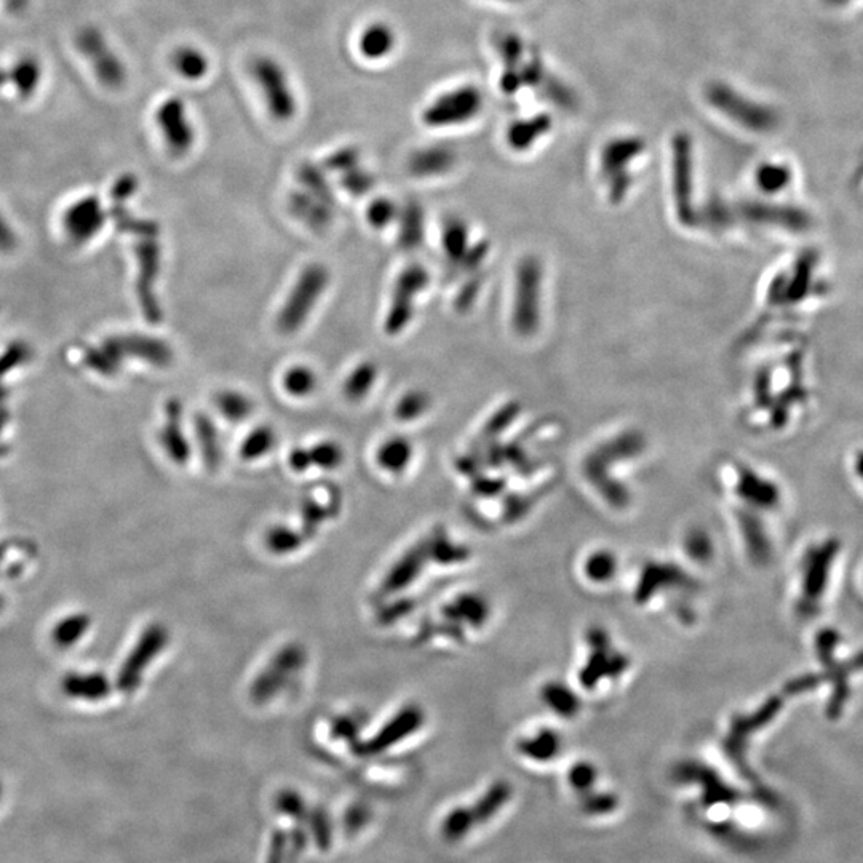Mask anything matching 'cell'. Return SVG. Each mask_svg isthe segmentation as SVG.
<instances>
[{"label": "cell", "instance_id": "1", "mask_svg": "<svg viewBox=\"0 0 863 863\" xmlns=\"http://www.w3.org/2000/svg\"><path fill=\"white\" fill-rule=\"evenodd\" d=\"M545 267L537 256H523L515 266L510 325L520 339L536 338L544 323Z\"/></svg>", "mask_w": 863, "mask_h": 863}, {"label": "cell", "instance_id": "2", "mask_svg": "<svg viewBox=\"0 0 863 863\" xmlns=\"http://www.w3.org/2000/svg\"><path fill=\"white\" fill-rule=\"evenodd\" d=\"M645 154V144L637 138H617L606 144L598 160V176L606 200L619 207L629 199L637 183L633 164Z\"/></svg>", "mask_w": 863, "mask_h": 863}, {"label": "cell", "instance_id": "3", "mask_svg": "<svg viewBox=\"0 0 863 863\" xmlns=\"http://www.w3.org/2000/svg\"><path fill=\"white\" fill-rule=\"evenodd\" d=\"M328 285L330 272L322 264H309L299 274L277 317V328L282 335H295L304 327Z\"/></svg>", "mask_w": 863, "mask_h": 863}, {"label": "cell", "instance_id": "4", "mask_svg": "<svg viewBox=\"0 0 863 863\" xmlns=\"http://www.w3.org/2000/svg\"><path fill=\"white\" fill-rule=\"evenodd\" d=\"M672 207L681 227L694 229L700 224V213L696 203V175L689 141L677 138L673 143L672 160Z\"/></svg>", "mask_w": 863, "mask_h": 863}, {"label": "cell", "instance_id": "5", "mask_svg": "<svg viewBox=\"0 0 863 863\" xmlns=\"http://www.w3.org/2000/svg\"><path fill=\"white\" fill-rule=\"evenodd\" d=\"M251 76L261 90L272 119L290 122L298 111V101L282 64L269 56H261L251 64Z\"/></svg>", "mask_w": 863, "mask_h": 863}, {"label": "cell", "instance_id": "6", "mask_svg": "<svg viewBox=\"0 0 863 863\" xmlns=\"http://www.w3.org/2000/svg\"><path fill=\"white\" fill-rule=\"evenodd\" d=\"M429 285L430 274L422 264H410L398 274L384 325L390 336L400 335L410 325L416 311V298L422 291H426Z\"/></svg>", "mask_w": 863, "mask_h": 863}, {"label": "cell", "instance_id": "7", "mask_svg": "<svg viewBox=\"0 0 863 863\" xmlns=\"http://www.w3.org/2000/svg\"><path fill=\"white\" fill-rule=\"evenodd\" d=\"M482 106V93L478 88L464 85L435 98L422 114V120L432 128L456 127L475 119Z\"/></svg>", "mask_w": 863, "mask_h": 863}, {"label": "cell", "instance_id": "8", "mask_svg": "<svg viewBox=\"0 0 863 863\" xmlns=\"http://www.w3.org/2000/svg\"><path fill=\"white\" fill-rule=\"evenodd\" d=\"M156 120L168 151L176 157L186 156L194 146L195 130L184 101L175 96L165 100L157 109Z\"/></svg>", "mask_w": 863, "mask_h": 863}, {"label": "cell", "instance_id": "9", "mask_svg": "<svg viewBox=\"0 0 863 863\" xmlns=\"http://www.w3.org/2000/svg\"><path fill=\"white\" fill-rule=\"evenodd\" d=\"M80 52L92 61L95 74L101 84L106 87H119L124 84L125 68L122 61L114 55L111 48L106 45L100 32L95 29H87L79 36Z\"/></svg>", "mask_w": 863, "mask_h": 863}, {"label": "cell", "instance_id": "10", "mask_svg": "<svg viewBox=\"0 0 863 863\" xmlns=\"http://www.w3.org/2000/svg\"><path fill=\"white\" fill-rule=\"evenodd\" d=\"M304 661H306V654H304L303 648H299V646L290 645L280 651L274 657L271 667H267L259 675L255 685L251 686L253 699L258 700V702L271 699L275 692H279V689L287 683L291 673H295L296 670L303 667Z\"/></svg>", "mask_w": 863, "mask_h": 863}, {"label": "cell", "instance_id": "11", "mask_svg": "<svg viewBox=\"0 0 863 863\" xmlns=\"http://www.w3.org/2000/svg\"><path fill=\"white\" fill-rule=\"evenodd\" d=\"M136 256L140 261V282H138V293H140L143 312L149 322L157 323L162 319L159 301H157L156 285L160 272V247L156 240H144L136 248Z\"/></svg>", "mask_w": 863, "mask_h": 863}, {"label": "cell", "instance_id": "12", "mask_svg": "<svg viewBox=\"0 0 863 863\" xmlns=\"http://www.w3.org/2000/svg\"><path fill=\"white\" fill-rule=\"evenodd\" d=\"M422 723H424V713L421 712V708L416 707V705H408V707L402 708L400 713L395 715L373 739L360 745L357 752L371 756L386 752L398 742H402L403 739L418 731Z\"/></svg>", "mask_w": 863, "mask_h": 863}, {"label": "cell", "instance_id": "13", "mask_svg": "<svg viewBox=\"0 0 863 863\" xmlns=\"http://www.w3.org/2000/svg\"><path fill=\"white\" fill-rule=\"evenodd\" d=\"M456 152L448 146H429L414 152L408 162V170L416 178H434L446 175L456 165Z\"/></svg>", "mask_w": 863, "mask_h": 863}, {"label": "cell", "instance_id": "14", "mask_svg": "<svg viewBox=\"0 0 863 863\" xmlns=\"http://www.w3.org/2000/svg\"><path fill=\"white\" fill-rule=\"evenodd\" d=\"M288 208L291 215L315 232L325 231L333 221V207L320 202L303 189L291 192L288 197Z\"/></svg>", "mask_w": 863, "mask_h": 863}, {"label": "cell", "instance_id": "15", "mask_svg": "<svg viewBox=\"0 0 863 863\" xmlns=\"http://www.w3.org/2000/svg\"><path fill=\"white\" fill-rule=\"evenodd\" d=\"M165 414H167V424L162 430V443L176 464H186L187 459L191 456V448H189V442H187L186 434H184L183 426H181L183 405L173 398L165 406Z\"/></svg>", "mask_w": 863, "mask_h": 863}, {"label": "cell", "instance_id": "16", "mask_svg": "<svg viewBox=\"0 0 863 863\" xmlns=\"http://www.w3.org/2000/svg\"><path fill=\"white\" fill-rule=\"evenodd\" d=\"M426 237V216L418 202H408L398 213V247L405 251L418 250Z\"/></svg>", "mask_w": 863, "mask_h": 863}, {"label": "cell", "instance_id": "17", "mask_svg": "<svg viewBox=\"0 0 863 863\" xmlns=\"http://www.w3.org/2000/svg\"><path fill=\"white\" fill-rule=\"evenodd\" d=\"M429 552L430 547L427 544H419L414 549L408 550L402 560L390 569L386 582L382 584V592L395 593L411 584L418 577Z\"/></svg>", "mask_w": 863, "mask_h": 863}, {"label": "cell", "instance_id": "18", "mask_svg": "<svg viewBox=\"0 0 863 863\" xmlns=\"http://www.w3.org/2000/svg\"><path fill=\"white\" fill-rule=\"evenodd\" d=\"M397 45L394 29L386 23H373L362 32L358 40V50L363 58L371 61L384 60L394 52Z\"/></svg>", "mask_w": 863, "mask_h": 863}, {"label": "cell", "instance_id": "19", "mask_svg": "<svg viewBox=\"0 0 863 863\" xmlns=\"http://www.w3.org/2000/svg\"><path fill=\"white\" fill-rule=\"evenodd\" d=\"M120 346L124 347L128 354L135 355L151 365L168 366L173 362L172 347L157 338L127 336L122 339Z\"/></svg>", "mask_w": 863, "mask_h": 863}, {"label": "cell", "instance_id": "20", "mask_svg": "<svg viewBox=\"0 0 863 863\" xmlns=\"http://www.w3.org/2000/svg\"><path fill=\"white\" fill-rule=\"evenodd\" d=\"M195 437L199 443L200 451H202L203 462L207 464L208 469H216L223 458V448H221V437L219 430L216 429L215 422L208 414H197L195 416Z\"/></svg>", "mask_w": 863, "mask_h": 863}, {"label": "cell", "instance_id": "21", "mask_svg": "<svg viewBox=\"0 0 863 863\" xmlns=\"http://www.w3.org/2000/svg\"><path fill=\"white\" fill-rule=\"evenodd\" d=\"M472 245L474 243H470V229L466 221L461 218L446 219L443 224L442 247L451 266L461 261Z\"/></svg>", "mask_w": 863, "mask_h": 863}, {"label": "cell", "instance_id": "22", "mask_svg": "<svg viewBox=\"0 0 863 863\" xmlns=\"http://www.w3.org/2000/svg\"><path fill=\"white\" fill-rule=\"evenodd\" d=\"M411 458H413V445L405 437L389 438L379 446L376 454L379 466L390 474L403 472L410 466Z\"/></svg>", "mask_w": 863, "mask_h": 863}, {"label": "cell", "instance_id": "23", "mask_svg": "<svg viewBox=\"0 0 863 863\" xmlns=\"http://www.w3.org/2000/svg\"><path fill=\"white\" fill-rule=\"evenodd\" d=\"M172 63L179 76L191 80V82L202 80L210 71L208 56L199 48L189 47V45L176 48L172 56Z\"/></svg>", "mask_w": 863, "mask_h": 863}, {"label": "cell", "instance_id": "24", "mask_svg": "<svg viewBox=\"0 0 863 863\" xmlns=\"http://www.w3.org/2000/svg\"><path fill=\"white\" fill-rule=\"evenodd\" d=\"M298 181L301 184V189L307 194H311L320 202L327 203L330 207H335V192H333V187L328 183L327 176L319 165L311 164V162L301 165L298 170Z\"/></svg>", "mask_w": 863, "mask_h": 863}, {"label": "cell", "instance_id": "25", "mask_svg": "<svg viewBox=\"0 0 863 863\" xmlns=\"http://www.w3.org/2000/svg\"><path fill=\"white\" fill-rule=\"evenodd\" d=\"M376 381H378V366L373 362L360 363L344 381V395L349 402H362L363 398L370 394Z\"/></svg>", "mask_w": 863, "mask_h": 863}, {"label": "cell", "instance_id": "26", "mask_svg": "<svg viewBox=\"0 0 863 863\" xmlns=\"http://www.w3.org/2000/svg\"><path fill=\"white\" fill-rule=\"evenodd\" d=\"M215 405L219 413L223 414L227 421L234 422V424H239V422L250 418L253 410H255V405L250 398L239 390H221L215 397Z\"/></svg>", "mask_w": 863, "mask_h": 863}, {"label": "cell", "instance_id": "27", "mask_svg": "<svg viewBox=\"0 0 863 863\" xmlns=\"http://www.w3.org/2000/svg\"><path fill=\"white\" fill-rule=\"evenodd\" d=\"M40 77H42V71H40L39 63L34 58H23V60L16 61L12 71L5 74V79L10 80L15 85L16 92L21 98H29V96L34 95L37 87H39Z\"/></svg>", "mask_w": 863, "mask_h": 863}, {"label": "cell", "instance_id": "28", "mask_svg": "<svg viewBox=\"0 0 863 863\" xmlns=\"http://www.w3.org/2000/svg\"><path fill=\"white\" fill-rule=\"evenodd\" d=\"M317 386H319V378L309 366H291L290 370L283 374V389L291 397H309V395L314 394Z\"/></svg>", "mask_w": 863, "mask_h": 863}, {"label": "cell", "instance_id": "29", "mask_svg": "<svg viewBox=\"0 0 863 863\" xmlns=\"http://www.w3.org/2000/svg\"><path fill=\"white\" fill-rule=\"evenodd\" d=\"M510 796L509 785L501 784L493 785V787L485 793V795L477 801L474 808H470L474 814L475 824H485L491 817L496 816V812L507 803Z\"/></svg>", "mask_w": 863, "mask_h": 863}, {"label": "cell", "instance_id": "30", "mask_svg": "<svg viewBox=\"0 0 863 863\" xmlns=\"http://www.w3.org/2000/svg\"><path fill=\"white\" fill-rule=\"evenodd\" d=\"M275 440H277V437H275L272 427H256V429L251 430L247 438L243 440L242 445H240V456L245 461H255V459L263 458L264 454L269 453L274 448Z\"/></svg>", "mask_w": 863, "mask_h": 863}, {"label": "cell", "instance_id": "31", "mask_svg": "<svg viewBox=\"0 0 863 863\" xmlns=\"http://www.w3.org/2000/svg\"><path fill=\"white\" fill-rule=\"evenodd\" d=\"M475 827L477 824H475L474 814L470 808H456L443 819L442 835L446 841L456 843V841L464 840Z\"/></svg>", "mask_w": 863, "mask_h": 863}, {"label": "cell", "instance_id": "32", "mask_svg": "<svg viewBox=\"0 0 863 863\" xmlns=\"http://www.w3.org/2000/svg\"><path fill=\"white\" fill-rule=\"evenodd\" d=\"M430 405H432V400H430V395L427 392L418 389L410 390L395 405V416H397L398 421H414V419L421 418L422 414H426Z\"/></svg>", "mask_w": 863, "mask_h": 863}, {"label": "cell", "instance_id": "33", "mask_svg": "<svg viewBox=\"0 0 863 863\" xmlns=\"http://www.w3.org/2000/svg\"><path fill=\"white\" fill-rule=\"evenodd\" d=\"M307 822L311 825V833L315 846L320 851H330L331 846H333V827H331V819L328 816L327 809L322 808V806L312 809L307 814Z\"/></svg>", "mask_w": 863, "mask_h": 863}, {"label": "cell", "instance_id": "34", "mask_svg": "<svg viewBox=\"0 0 863 863\" xmlns=\"http://www.w3.org/2000/svg\"><path fill=\"white\" fill-rule=\"evenodd\" d=\"M275 809L282 816L290 817V819L296 820V822H303V820H307V804L304 801L303 796L299 795V792L296 790H291V788H285V790H280L279 795L275 796Z\"/></svg>", "mask_w": 863, "mask_h": 863}, {"label": "cell", "instance_id": "35", "mask_svg": "<svg viewBox=\"0 0 863 863\" xmlns=\"http://www.w3.org/2000/svg\"><path fill=\"white\" fill-rule=\"evenodd\" d=\"M400 208L395 205V202L387 199V197H378L366 208V221L374 227V229H384L394 223L398 219Z\"/></svg>", "mask_w": 863, "mask_h": 863}, {"label": "cell", "instance_id": "36", "mask_svg": "<svg viewBox=\"0 0 863 863\" xmlns=\"http://www.w3.org/2000/svg\"><path fill=\"white\" fill-rule=\"evenodd\" d=\"M309 456H311L312 466L323 470L338 469L344 461L343 448L335 442H322L312 446Z\"/></svg>", "mask_w": 863, "mask_h": 863}, {"label": "cell", "instance_id": "37", "mask_svg": "<svg viewBox=\"0 0 863 863\" xmlns=\"http://www.w3.org/2000/svg\"><path fill=\"white\" fill-rule=\"evenodd\" d=\"M339 184L350 195L363 197V195L368 194L373 189L376 179H374V176L370 172H366L365 168L358 165V167L352 168L349 172L343 173Z\"/></svg>", "mask_w": 863, "mask_h": 863}, {"label": "cell", "instance_id": "38", "mask_svg": "<svg viewBox=\"0 0 863 863\" xmlns=\"http://www.w3.org/2000/svg\"><path fill=\"white\" fill-rule=\"evenodd\" d=\"M303 539L295 531L288 528L272 529L267 536V545L275 553H288L298 549Z\"/></svg>", "mask_w": 863, "mask_h": 863}, {"label": "cell", "instance_id": "39", "mask_svg": "<svg viewBox=\"0 0 863 863\" xmlns=\"http://www.w3.org/2000/svg\"><path fill=\"white\" fill-rule=\"evenodd\" d=\"M483 287V277L480 272L475 274L472 279L467 280L459 290L458 296L454 299V307L458 312H467L477 303L478 296Z\"/></svg>", "mask_w": 863, "mask_h": 863}, {"label": "cell", "instance_id": "40", "mask_svg": "<svg viewBox=\"0 0 863 863\" xmlns=\"http://www.w3.org/2000/svg\"><path fill=\"white\" fill-rule=\"evenodd\" d=\"M371 809L363 803H355L344 812L343 827L347 835H357L363 827L370 824Z\"/></svg>", "mask_w": 863, "mask_h": 863}, {"label": "cell", "instance_id": "41", "mask_svg": "<svg viewBox=\"0 0 863 863\" xmlns=\"http://www.w3.org/2000/svg\"><path fill=\"white\" fill-rule=\"evenodd\" d=\"M358 165H360V152L355 148L338 149L325 159V167L331 172H338L341 175L358 167Z\"/></svg>", "mask_w": 863, "mask_h": 863}, {"label": "cell", "instance_id": "42", "mask_svg": "<svg viewBox=\"0 0 863 863\" xmlns=\"http://www.w3.org/2000/svg\"><path fill=\"white\" fill-rule=\"evenodd\" d=\"M758 186L766 192H776L779 189H784L788 183V176L784 168L779 165H764L758 175H756Z\"/></svg>", "mask_w": 863, "mask_h": 863}, {"label": "cell", "instance_id": "43", "mask_svg": "<svg viewBox=\"0 0 863 863\" xmlns=\"http://www.w3.org/2000/svg\"><path fill=\"white\" fill-rule=\"evenodd\" d=\"M288 835L282 828H275L269 841L266 863H285L287 859Z\"/></svg>", "mask_w": 863, "mask_h": 863}, {"label": "cell", "instance_id": "44", "mask_svg": "<svg viewBox=\"0 0 863 863\" xmlns=\"http://www.w3.org/2000/svg\"><path fill=\"white\" fill-rule=\"evenodd\" d=\"M307 848V833L301 825L293 828V832L288 836L287 844V859L285 863H298L299 857L303 856V852Z\"/></svg>", "mask_w": 863, "mask_h": 863}, {"label": "cell", "instance_id": "45", "mask_svg": "<svg viewBox=\"0 0 863 863\" xmlns=\"http://www.w3.org/2000/svg\"><path fill=\"white\" fill-rule=\"evenodd\" d=\"M593 780H595V771H593L592 766H589V764L577 766L571 772V784L577 790H585L587 787H592Z\"/></svg>", "mask_w": 863, "mask_h": 863}, {"label": "cell", "instance_id": "46", "mask_svg": "<svg viewBox=\"0 0 863 863\" xmlns=\"http://www.w3.org/2000/svg\"><path fill=\"white\" fill-rule=\"evenodd\" d=\"M288 462H290L291 469L296 470V472H304V470L312 467L311 456H309L307 448H296V450L291 451Z\"/></svg>", "mask_w": 863, "mask_h": 863}, {"label": "cell", "instance_id": "47", "mask_svg": "<svg viewBox=\"0 0 863 863\" xmlns=\"http://www.w3.org/2000/svg\"><path fill=\"white\" fill-rule=\"evenodd\" d=\"M354 734H355V726H354V723H352V721L347 720V718H344V720L336 721V726H335V736L336 737H343V739L352 740V736H354Z\"/></svg>", "mask_w": 863, "mask_h": 863}, {"label": "cell", "instance_id": "48", "mask_svg": "<svg viewBox=\"0 0 863 863\" xmlns=\"http://www.w3.org/2000/svg\"><path fill=\"white\" fill-rule=\"evenodd\" d=\"M0 796H2V785H0Z\"/></svg>", "mask_w": 863, "mask_h": 863}]
</instances>
